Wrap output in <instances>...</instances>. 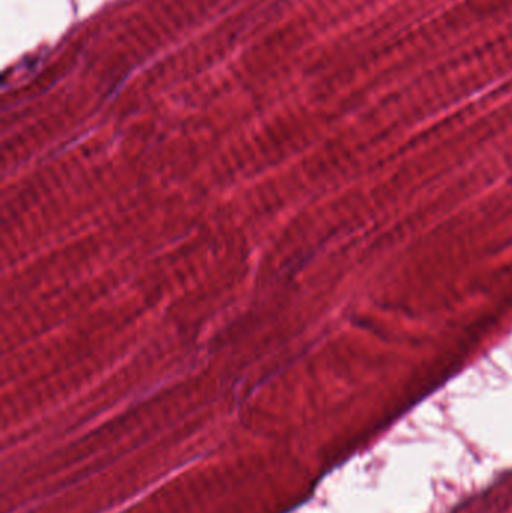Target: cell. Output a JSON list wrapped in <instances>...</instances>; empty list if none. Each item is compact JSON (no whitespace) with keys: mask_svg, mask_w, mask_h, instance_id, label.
Listing matches in <instances>:
<instances>
[]
</instances>
